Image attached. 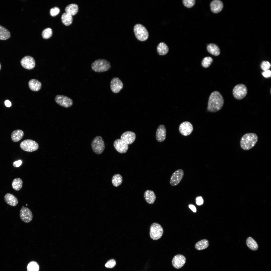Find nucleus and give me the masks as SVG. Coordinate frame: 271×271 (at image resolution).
<instances>
[{
	"label": "nucleus",
	"instance_id": "obj_1",
	"mask_svg": "<svg viewBox=\"0 0 271 271\" xmlns=\"http://www.w3.org/2000/svg\"><path fill=\"white\" fill-rule=\"evenodd\" d=\"M224 103V100L221 94L215 91L210 95L208 101L207 109L209 111L214 113L220 110Z\"/></svg>",
	"mask_w": 271,
	"mask_h": 271
},
{
	"label": "nucleus",
	"instance_id": "obj_2",
	"mask_svg": "<svg viewBox=\"0 0 271 271\" xmlns=\"http://www.w3.org/2000/svg\"><path fill=\"white\" fill-rule=\"evenodd\" d=\"M258 140L257 136L255 133H246L244 134L241 139L240 142V146L244 150H248L255 146Z\"/></svg>",
	"mask_w": 271,
	"mask_h": 271
},
{
	"label": "nucleus",
	"instance_id": "obj_3",
	"mask_svg": "<svg viewBox=\"0 0 271 271\" xmlns=\"http://www.w3.org/2000/svg\"><path fill=\"white\" fill-rule=\"evenodd\" d=\"M111 67L110 63L104 59H99L94 61L91 64V67L94 72L101 73L106 72Z\"/></svg>",
	"mask_w": 271,
	"mask_h": 271
},
{
	"label": "nucleus",
	"instance_id": "obj_4",
	"mask_svg": "<svg viewBox=\"0 0 271 271\" xmlns=\"http://www.w3.org/2000/svg\"><path fill=\"white\" fill-rule=\"evenodd\" d=\"M134 32L137 38L141 41H144L147 39L149 33L146 28L140 24H136L134 27Z\"/></svg>",
	"mask_w": 271,
	"mask_h": 271
},
{
	"label": "nucleus",
	"instance_id": "obj_5",
	"mask_svg": "<svg viewBox=\"0 0 271 271\" xmlns=\"http://www.w3.org/2000/svg\"><path fill=\"white\" fill-rule=\"evenodd\" d=\"M91 145L93 151L97 154L102 153L105 148L104 141L102 137L100 136H96L93 139Z\"/></svg>",
	"mask_w": 271,
	"mask_h": 271
},
{
	"label": "nucleus",
	"instance_id": "obj_6",
	"mask_svg": "<svg viewBox=\"0 0 271 271\" xmlns=\"http://www.w3.org/2000/svg\"><path fill=\"white\" fill-rule=\"evenodd\" d=\"M163 233V230L161 225L157 223H154L151 225L150 230V235L151 238L157 240L161 238Z\"/></svg>",
	"mask_w": 271,
	"mask_h": 271
},
{
	"label": "nucleus",
	"instance_id": "obj_7",
	"mask_svg": "<svg viewBox=\"0 0 271 271\" xmlns=\"http://www.w3.org/2000/svg\"><path fill=\"white\" fill-rule=\"evenodd\" d=\"M21 148L24 151L32 152L37 150L39 147L38 144L35 141L31 139L25 140L20 144Z\"/></svg>",
	"mask_w": 271,
	"mask_h": 271
},
{
	"label": "nucleus",
	"instance_id": "obj_8",
	"mask_svg": "<svg viewBox=\"0 0 271 271\" xmlns=\"http://www.w3.org/2000/svg\"><path fill=\"white\" fill-rule=\"evenodd\" d=\"M247 89L244 85L239 84L235 86L233 90V94L234 97L237 100L244 98L246 95Z\"/></svg>",
	"mask_w": 271,
	"mask_h": 271
},
{
	"label": "nucleus",
	"instance_id": "obj_9",
	"mask_svg": "<svg viewBox=\"0 0 271 271\" xmlns=\"http://www.w3.org/2000/svg\"><path fill=\"white\" fill-rule=\"evenodd\" d=\"M55 102L59 105L65 108H69L73 104L72 100L70 98L63 95H57L55 98Z\"/></svg>",
	"mask_w": 271,
	"mask_h": 271
},
{
	"label": "nucleus",
	"instance_id": "obj_10",
	"mask_svg": "<svg viewBox=\"0 0 271 271\" xmlns=\"http://www.w3.org/2000/svg\"><path fill=\"white\" fill-rule=\"evenodd\" d=\"M20 216L21 220L26 223L30 222L33 219V215L31 210L28 208L22 206L20 212Z\"/></svg>",
	"mask_w": 271,
	"mask_h": 271
},
{
	"label": "nucleus",
	"instance_id": "obj_11",
	"mask_svg": "<svg viewBox=\"0 0 271 271\" xmlns=\"http://www.w3.org/2000/svg\"><path fill=\"white\" fill-rule=\"evenodd\" d=\"M179 129L180 133L183 135L187 136L190 134L192 132L193 127L189 122L185 121L182 122L179 126Z\"/></svg>",
	"mask_w": 271,
	"mask_h": 271
},
{
	"label": "nucleus",
	"instance_id": "obj_12",
	"mask_svg": "<svg viewBox=\"0 0 271 271\" xmlns=\"http://www.w3.org/2000/svg\"><path fill=\"white\" fill-rule=\"evenodd\" d=\"M123 87L122 82L119 78L114 77L112 79L110 82V88L113 93H119Z\"/></svg>",
	"mask_w": 271,
	"mask_h": 271
},
{
	"label": "nucleus",
	"instance_id": "obj_13",
	"mask_svg": "<svg viewBox=\"0 0 271 271\" xmlns=\"http://www.w3.org/2000/svg\"><path fill=\"white\" fill-rule=\"evenodd\" d=\"M20 63L22 66L24 68L29 70L33 69L35 65V61L32 57L26 56L21 60Z\"/></svg>",
	"mask_w": 271,
	"mask_h": 271
},
{
	"label": "nucleus",
	"instance_id": "obj_14",
	"mask_svg": "<svg viewBox=\"0 0 271 271\" xmlns=\"http://www.w3.org/2000/svg\"><path fill=\"white\" fill-rule=\"evenodd\" d=\"M184 174V171L181 169L176 171L172 174L170 178V184L172 186H175L178 184L183 178Z\"/></svg>",
	"mask_w": 271,
	"mask_h": 271
},
{
	"label": "nucleus",
	"instance_id": "obj_15",
	"mask_svg": "<svg viewBox=\"0 0 271 271\" xmlns=\"http://www.w3.org/2000/svg\"><path fill=\"white\" fill-rule=\"evenodd\" d=\"M114 147L118 152L122 154L126 153L128 149V145L120 139L116 140L114 142Z\"/></svg>",
	"mask_w": 271,
	"mask_h": 271
},
{
	"label": "nucleus",
	"instance_id": "obj_16",
	"mask_svg": "<svg viewBox=\"0 0 271 271\" xmlns=\"http://www.w3.org/2000/svg\"><path fill=\"white\" fill-rule=\"evenodd\" d=\"M186 261L185 257L183 255L178 254L174 257L172 260V263L175 268L179 269L183 266Z\"/></svg>",
	"mask_w": 271,
	"mask_h": 271
},
{
	"label": "nucleus",
	"instance_id": "obj_17",
	"mask_svg": "<svg viewBox=\"0 0 271 271\" xmlns=\"http://www.w3.org/2000/svg\"><path fill=\"white\" fill-rule=\"evenodd\" d=\"M136 138L135 133L131 131H126L121 135L120 139L127 145H130L133 143Z\"/></svg>",
	"mask_w": 271,
	"mask_h": 271
},
{
	"label": "nucleus",
	"instance_id": "obj_18",
	"mask_svg": "<svg viewBox=\"0 0 271 271\" xmlns=\"http://www.w3.org/2000/svg\"><path fill=\"white\" fill-rule=\"evenodd\" d=\"M166 134V128L163 124L160 125L158 127L156 132V138L158 142H161L165 140Z\"/></svg>",
	"mask_w": 271,
	"mask_h": 271
},
{
	"label": "nucleus",
	"instance_id": "obj_19",
	"mask_svg": "<svg viewBox=\"0 0 271 271\" xmlns=\"http://www.w3.org/2000/svg\"><path fill=\"white\" fill-rule=\"evenodd\" d=\"M223 5L222 2L219 0H214L212 1L210 4L211 10L214 13H218L222 10Z\"/></svg>",
	"mask_w": 271,
	"mask_h": 271
},
{
	"label": "nucleus",
	"instance_id": "obj_20",
	"mask_svg": "<svg viewBox=\"0 0 271 271\" xmlns=\"http://www.w3.org/2000/svg\"><path fill=\"white\" fill-rule=\"evenodd\" d=\"M4 199L6 202L11 206H15L18 203V200L17 197L11 193L6 194L4 196Z\"/></svg>",
	"mask_w": 271,
	"mask_h": 271
},
{
	"label": "nucleus",
	"instance_id": "obj_21",
	"mask_svg": "<svg viewBox=\"0 0 271 271\" xmlns=\"http://www.w3.org/2000/svg\"><path fill=\"white\" fill-rule=\"evenodd\" d=\"M144 197L146 201L149 204H153L156 199V196L153 191L147 190L144 192Z\"/></svg>",
	"mask_w": 271,
	"mask_h": 271
},
{
	"label": "nucleus",
	"instance_id": "obj_22",
	"mask_svg": "<svg viewBox=\"0 0 271 271\" xmlns=\"http://www.w3.org/2000/svg\"><path fill=\"white\" fill-rule=\"evenodd\" d=\"M29 87L32 91H38L41 89L42 84L38 80L33 79L30 80L28 82Z\"/></svg>",
	"mask_w": 271,
	"mask_h": 271
},
{
	"label": "nucleus",
	"instance_id": "obj_23",
	"mask_svg": "<svg viewBox=\"0 0 271 271\" xmlns=\"http://www.w3.org/2000/svg\"><path fill=\"white\" fill-rule=\"evenodd\" d=\"M208 51L211 54L215 56L219 55L220 53V49L218 46L214 43H211L208 45L207 47Z\"/></svg>",
	"mask_w": 271,
	"mask_h": 271
},
{
	"label": "nucleus",
	"instance_id": "obj_24",
	"mask_svg": "<svg viewBox=\"0 0 271 271\" xmlns=\"http://www.w3.org/2000/svg\"><path fill=\"white\" fill-rule=\"evenodd\" d=\"M24 134L23 131L20 129H17L13 131L11 134L12 140L14 142L19 141L23 138Z\"/></svg>",
	"mask_w": 271,
	"mask_h": 271
},
{
	"label": "nucleus",
	"instance_id": "obj_25",
	"mask_svg": "<svg viewBox=\"0 0 271 271\" xmlns=\"http://www.w3.org/2000/svg\"><path fill=\"white\" fill-rule=\"evenodd\" d=\"M169 49L167 45L164 42L160 43L157 47V51L160 55H164L166 54L169 51Z\"/></svg>",
	"mask_w": 271,
	"mask_h": 271
},
{
	"label": "nucleus",
	"instance_id": "obj_26",
	"mask_svg": "<svg viewBox=\"0 0 271 271\" xmlns=\"http://www.w3.org/2000/svg\"><path fill=\"white\" fill-rule=\"evenodd\" d=\"M78 7L77 5L75 4H71L68 5L65 8V12L67 13L72 16L76 15L78 11Z\"/></svg>",
	"mask_w": 271,
	"mask_h": 271
},
{
	"label": "nucleus",
	"instance_id": "obj_27",
	"mask_svg": "<svg viewBox=\"0 0 271 271\" xmlns=\"http://www.w3.org/2000/svg\"><path fill=\"white\" fill-rule=\"evenodd\" d=\"M10 32L7 28L0 25V40H5L11 37Z\"/></svg>",
	"mask_w": 271,
	"mask_h": 271
},
{
	"label": "nucleus",
	"instance_id": "obj_28",
	"mask_svg": "<svg viewBox=\"0 0 271 271\" xmlns=\"http://www.w3.org/2000/svg\"><path fill=\"white\" fill-rule=\"evenodd\" d=\"M246 244L248 247L252 250L255 251L258 249V246L257 243L251 237H249L247 238Z\"/></svg>",
	"mask_w": 271,
	"mask_h": 271
},
{
	"label": "nucleus",
	"instance_id": "obj_29",
	"mask_svg": "<svg viewBox=\"0 0 271 271\" xmlns=\"http://www.w3.org/2000/svg\"><path fill=\"white\" fill-rule=\"evenodd\" d=\"M209 245L208 240L206 239H204L197 242L195 244V248L198 250H202L207 248Z\"/></svg>",
	"mask_w": 271,
	"mask_h": 271
},
{
	"label": "nucleus",
	"instance_id": "obj_30",
	"mask_svg": "<svg viewBox=\"0 0 271 271\" xmlns=\"http://www.w3.org/2000/svg\"><path fill=\"white\" fill-rule=\"evenodd\" d=\"M61 19L62 23L64 25L69 26L72 23L73 18L71 15L65 12L62 14L61 16Z\"/></svg>",
	"mask_w": 271,
	"mask_h": 271
},
{
	"label": "nucleus",
	"instance_id": "obj_31",
	"mask_svg": "<svg viewBox=\"0 0 271 271\" xmlns=\"http://www.w3.org/2000/svg\"><path fill=\"white\" fill-rule=\"evenodd\" d=\"M123 181L121 176L119 174H117L114 175L112 177V183L113 185L115 187H118L122 183Z\"/></svg>",
	"mask_w": 271,
	"mask_h": 271
},
{
	"label": "nucleus",
	"instance_id": "obj_32",
	"mask_svg": "<svg viewBox=\"0 0 271 271\" xmlns=\"http://www.w3.org/2000/svg\"><path fill=\"white\" fill-rule=\"evenodd\" d=\"M23 182L22 180L20 178H17L15 179L12 182V188L16 191L20 190L22 187Z\"/></svg>",
	"mask_w": 271,
	"mask_h": 271
},
{
	"label": "nucleus",
	"instance_id": "obj_33",
	"mask_svg": "<svg viewBox=\"0 0 271 271\" xmlns=\"http://www.w3.org/2000/svg\"><path fill=\"white\" fill-rule=\"evenodd\" d=\"M27 271H39V266L38 263L35 261L29 262L27 266Z\"/></svg>",
	"mask_w": 271,
	"mask_h": 271
},
{
	"label": "nucleus",
	"instance_id": "obj_34",
	"mask_svg": "<svg viewBox=\"0 0 271 271\" xmlns=\"http://www.w3.org/2000/svg\"><path fill=\"white\" fill-rule=\"evenodd\" d=\"M213 61V59L210 56H207L203 58L201 62L202 66L205 68H207L211 65Z\"/></svg>",
	"mask_w": 271,
	"mask_h": 271
},
{
	"label": "nucleus",
	"instance_id": "obj_35",
	"mask_svg": "<svg viewBox=\"0 0 271 271\" xmlns=\"http://www.w3.org/2000/svg\"><path fill=\"white\" fill-rule=\"evenodd\" d=\"M52 29L50 28H47L43 30L42 35L44 39H46L50 38L52 36Z\"/></svg>",
	"mask_w": 271,
	"mask_h": 271
},
{
	"label": "nucleus",
	"instance_id": "obj_36",
	"mask_svg": "<svg viewBox=\"0 0 271 271\" xmlns=\"http://www.w3.org/2000/svg\"><path fill=\"white\" fill-rule=\"evenodd\" d=\"M116 264V262L114 259H111L108 260L105 263V266L108 268H114Z\"/></svg>",
	"mask_w": 271,
	"mask_h": 271
},
{
	"label": "nucleus",
	"instance_id": "obj_37",
	"mask_svg": "<svg viewBox=\"0 0 271 271\" xmlns=\"http://www.w3.org/2000/svg\"><path fill=\"white\" fill-rule=\"evenodd\" d=\"M182 1L183 5L188 8L192 7L195 3V1L194 0H183Z\"/></svg>",
	"mask_w": 271,
	"mask_h": 271
},
{
	"label": "nucleus",
	"instance_id": "obj_38",
	"mask_svg": "<svg viewBox=\"0 0 271 271\" xmlns=\"http://www.w3.org/2000/svg\"><path fill=\"white\" fill-rule=\"evenodd\" d=\"M270 67V63L267 61H263L260 65L261 69L264 71L269 70Z\"/></svg>",
	"mask_w": 271,
	"mask_h": 271
},
{
	"label": "nucleus",
	"instance_id": "obj_39",
	"mask_svg": "<svg viewBox=\"0 0 271 271\" xmlns=\"http://www.w3.org/2000/svg\"><path fill=\"white\" fill-rule=\"evenodd\" d=\"M60 10L57 7H55L51 8L50 10V13L51 16H55L57 15L59 13Z\"/></svg>",
	"mask_w": 271,
	"mask_h": 271
},
{
	"label": "nucleus",
	"instance_id": "obj_40",
	"mask_svg": "<svg viewBox=\"0 0 271 271\" xmlns=\"http://www.w3.org/2000/svg\"><path fill=\"white\" fill-rule=\"evenodd\" d=\"M195 201L196 204L197 205L199 206L203 204L204 200L201 196H198L196 198Z\"/></svg>",
	"mask_w": 271,
	"mask_h": 271
},
{
	"label": "nucleus",
	"instance_id": "obj_41",
	"mask_svg": "<svg viewBox=\"0 0 271 271\" xmlns=\"http://www.w3.org/2000/svg\"><path fill=\"white\" fill-rule=\"evenodd\" d=\"M262 74L263 76L266 78L271 77V71L269 70L264 71Z\"/></svg>",
	"mask_w": 271,
	"mask_h": 271
},
{
	"label": "nucleus",
	"instance_id": "obj_42",
	"mask_svg": "<svg viewBox=\"0 0 271 271\" xmlns=\"http://www.w3.org/2000/svg\"><path fill=\"white\" fill-rule=\"evenodd\" d=\"M22 163V161L21 160H19L14 162L13 163V165L15 167H18L20 166Z\"/></svg>",
	"mask_w": 271,
	"mask_h": 271
},
{
	"label": "nucleus",
	"instance_id": "obj_43",
	"mask_svg": "<svg viewBox=\"0 0 271 271\" xmlns=\"http://www.w3.org/2000/svg\"><path fill=\"white\" fill-rule=\"evenodd\" d=\"M189 207L193 212L195 213L196 212V208L194 205L192 204L189 205Z\"/></svg>",
	"mask_w": 271,
	"mask_h": 271
},
{
	"label": "nucleus",
	"instance_id": "obj_44",
	"mask_svg": "<svg viewBox=\"0 0 271 271\" xmlns=\"http://www.w3.org/2000/svg\"><path fill=\"white\" fill-rule=\"evenodd\" d=\"M5 104L6 106L7 107H10L11 106V102L8 100H6L5 102Z\"/></svg>",
	"mask_w": 271,
	"mask_h": 271
},
{
	"label": "nucleus",
	"instance_id": "obj_45",
	"mask_svg": "<svg viewBox=\"0 0 271 271\" xmlns=\"http://www.w3.org/2000/svg\"><path fill=\"white\" fill-rule=\"evenodd\" d=\"M1 64L0 63V70L1 69Z\"/></svg>",
	"mask_w": 271,
	"mask_h": 271
}]
</instances>
